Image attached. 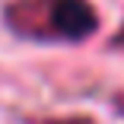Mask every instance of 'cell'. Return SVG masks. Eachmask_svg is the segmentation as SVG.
<instances>
[{
    "instance_id": "1",
    "label": "cell",
    "mask_w": 124,
    "mask_h": 124,
    "mask_svg": "<svg viewBox=\"0 0 124 124\" xmlns=\"http://www.w3.org/2000/svg\"><path fill=\"white\" fill-rule=\"evenodd\" d=\"M51 22L64 38H83L95 29V16L86 7V0H54Z\"/></svg>"
}]
</instances>
